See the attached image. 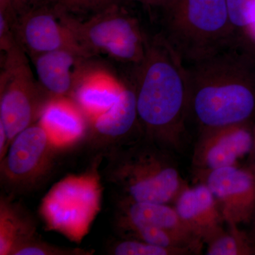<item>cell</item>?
Listing matches in <instances>:
<instances>
[{"instance_id": "cell-1", "label": "cell", "mask_w": 255, "mask_h": 255, "mask_svg": "<svg viewBox=\"0 0 255 255\" xmlns=\"http://www.w3.org/2000/svg\"><path fill=\"white\" fill-rule=\"evenodd\" d=\"M245 36L186 65L188 118L199 131L255 119V60Z\"/></svg>"}, {"instance_id": "cell-2", "label": "cell", "mask_w": 255, "mask_h": 255, "mask_svg": "<svg viewBox=\"0 0 255 255\" xmlns=\"http://www.w3.org/2000/svg\"><path fill=\"white\" fill-rule=\"evenodd\" d=\"M132 83L142 137L170 152H182L188 131L187 68L159 33L148 37Z\"/></svg>"}, {"instance_id": "cell-3", "label": "cell", "mask_w": 255, "mask_h": 255, "mask_svg": "<svg viewBox=\"0 0 255 255\" xmlns=\"http://www.w3.org/2000/svg\"><path fill=\"white\" fill-rule=\"evenodd\" d=\"M159 32L185 65L214 53L236 39L227 0H164Z\"/></svg>"}, {"instance_id": "cell-4", "label": "cell", "mask_w": 255, "mask_h": 255, "mask_svg": "<svg viewBox=\"0 0 255 255\" xmlns=\"http://www.w3.org/2000/svg\"><path fill=\"white\" fill-rule=\"evenodd\" d=\"M171 153L144 138L114 152L107 176L121 200L172 205L187 183Z\"/></svg>"}, {"instance_id": "cell-5", "label": "cell", "mask_w": 255, "mask_h": 255, "mask_svg": "<svg viewBox=\"0 0 255 255\" xmlns=\"http://www.w3.org/2000/svg\"><path fill=\"white\" fill-rule=\"evenodd\" d=\"M117 3L85 18L55 12L88 54H100L124 63L137 65L143 60L149 36L138 20Z\"/></svg>"}, {"instance_id": "cell-6", "label": "cell", "mask_w": 255, "mask_h": 255, "mask_svg": "<svg viewBox=\"0 0 255 255\" xmlns=\"http://www.w3.org/2000/svg\"><path fill=\"white\" fill-rule=\"evenodd\" d=\"M102 188L95 172L70 175L53 185L42 201L47 228L80 243L100 213Z\"/></svg>"}, {"instance_id": "cell-7", "label": "cell", "mask_w": 255, "mask_h": 255, "mask_svg": "<svg viewBox=\"0 0 255 255\" xmlns=\"http://www.w3.org/2000/svg\"><path fill=\"white\" fill-rule=\"evenodd\" d=\"M19 52L4 57L0 76V124L9 146L19 132L39 119L50 97L35 79L26 59Z\"/></svg>"}, {"instance_id": "cell-8", "label": "cell", "mask_w": 255, "mask_h": 255, "mask_svg": "<svg viewBox=\"0 0 255 255\" xmlns=\"http://www.w3.org/2000/svg\"><path fill=\"white\" fill-rule=\"evenodd\" d=\"M116 220L122 238L167 248L203 249L205 246L186 227L171 204L121 200Z\"/></svg>"}, {"instance_id": "cell-9", "label": "cell", "mask_w": 255, "mask_h": 255, "mask_svg": "<svg viewBox=\"0 0 255 255\" xmlns=\"http://www.w3.org/2000/svg\"><path fill=\"white\" fill-rule=\"evenodd\" d=\"M214 195L226 223L251 224L255 214V176L241 164L211 170L193 171Z\"/></svg>"}, {"instance_id": "cell-10", "label": "cell", "mask_w": 255, "mask_h": 255, "mask_svg": "<svg viewBox=\"0 0 255 255\" xmlns=\"http://www.w3.org/2000/svg\"><path fill=\"white\" fill-rule=\"evenodd\" d=\"M12 29L20 46L31 58L61 49L75 50L93 58L54 9L44 1L19 15Z\"/></svg>"}, {"instance_id": "cell-11", "label": "cell", "mask_w": 255, "mask_h": 255, "mask_svg": "<svg viewBox=\"0 0 255 255\" xmlns=\"http://www.w3.org/2000/svg\"><path fill=\"white\" fill-rule=\"evenodd\" d=\"M255 124H233L200 130L193 152V171L240 164V160L248 157L253 149Z\"/></svg>"}, {"instance_id": "cell-12", "label": "cell", "mask_w": 255, "mask_h": 255, "mask_svg": "<svg viewBox=\"0 0 255 255\" xmlns=\"http://www.w3.org/2000/svg\"><path fill=\"white\" fill-rule=\"evenodd\" d=\"M55 147L40 124H32L10 142L1 160L3 179L12 187L31 184L44 172Z\"/></svg>"}, {"instance_id": "cell-13", "label": "cell", "mask_w": 255, "mask_h": 255, "mask_svg": "<svg viewBox=\"0 0 255 255\" xmlns=\"http://www.w3.org/2000/svg\"><path fill=\"white\" fill-rule=\"evenodd\" d=\"M37 78L50 98L71 97L83 75L92 68V58L69 49L54 50L31 58Z\"/></svg>"}, {"instance_id": "cell-14", "label": "cell", "mask_w": 255, "mask_h": 255, "mask_svg": "<svg viewBox=\"0 0 255 255\" xmlns=\"http://www.w3.org/2000/svg\"><path fill=\"white\" fill-rule=\"evenodd\" d=\"M187 184L172 204L181 221L205 245L226 223L216 199L205 184Z\"/></svg>"}, {"instance_id": "cell-15", "label": "cell", "mask_w": 255, "mask_h": 255, "mask_svg": "<svg viewBox=\"0 0 255 255\" xmlns=\"http://www.w3.org/2000/svg\"><path fill=\"white\" fill-rule=\"evenodd\" d=\"M55 147H66L87 133L88 120L73 99L52 97L47 102L38 119Z\"/></svg>"}, {"instance_id": "cell-16", "label": "cell", "mask_w": 255, "mask_h": 255, "mask_svg": "<svg viewBox=\"0 0 255 255\" xmlns=\"http://www.w3.org/2000/svg\"><path fill=\"white\" fill-rule=\"evenodd\" d=\"M124 86L125 84L105 70L92 68L83 75L70 98L90 123L115 105Z\"/></svg>"}, {"instance_id": "cell-17", "label": "cell", "mask_w": 255, "mask_h": 255, "mask_svg": "<svg viewBox=\"0 0 255 255\" xmlns=\"http://www.w3.org/2000/svg\"><path fill=\"white\" fill-rule=\"evenodd\" d=\"M92 132L100 138L122 140L135 130L141 132L136 108V98L132 84H125L115 105L89 123Z\"/></svg>"}, {"instance_id": "cell-18", "label": "cell", "mask_w": 255, "mask_h": 255, "mask_svg": "<svg viewBox=\"0 0 255 255\" xmlns=\"http://www.w3.org/2000/svg\"><path fill=\"white\" fill-rule=\"evenodd\" d=\"M208 255H255V243L240 226L226 223L206 243Z\"/></svg>"}, {"instance_id": "cell-19", "label": "cell", "mask_w": 255, "mask_h": 255, "mask_svg": "<svg viewBox=\"0 0 255 255\" xmlns=\"http://www.w3.org/2000/svg\"><path fill=\"white\" fill-rule=\"evenodd\" d=\"M17 211L1 201L0 212V255H11L18 246L31 240V225Z\"/></svg>"}, {"instance_id": "cell-20", "label": "cell", "mask_w": 255, "mask_h": 255, "mask_svg": "<svg viewBox=\"0 0 255 255\" xmlns=\"http://www.w3.org/2000/svg\"><path fill=\"white\" fill-rule=\"evenodd\" d=\"M201 252L194 247L167 248L128 238H122L112 248V254L116 255H199Z\"/></svg>"}, {"instance_id": "cell-21", "label": "cell", "mask_w": 255, "mask_h": 255, "mask_svg": "<svg viewBox=\"0 0 255 255\" xmlns=\"http://www.w3.org/2000/svg\"><path fill=\"white\" fill-rule=\"evenodd\" d=\"M124 0H43L57 11L78 18H87Z\"/></svg>"}, {"instance_id": "cell-22", "label": "cell", "mask_w": 255, "mask_h": 255, "mask_svg": "<svg viewBox=\"0 0 255 255\" xmlns=\"http://www.w3.org/2000/svg\"><path fill=\"white\" fill-rule=\"evenodd\" d=\"M228 16L233 29L243 35L255 21V0H227Z\"/></svg>"}, {"instance_id": "cell-23", "label": "cell", "mask_w": 255, "mask_h": 255, "mask_svg": "<svg viewBox=\"0 0 255 255\" xmlns=\"http://www.w3.org/2000/svg\"><path fill=\"white\" fill-rule=\"evenodd\" d=\"M66 251L49 247L48 245L37 243L36 241H28L16 248L13 252V255H60Z\"/></svg>"}, {"instance_id": "cell-24", "label": "cell", "mask_w": 255, "mask_h": 255, "mask_svg": "<svg viewBox=\"0 0 255 255\" xmlns=\"http://www.w3.org/2000/svg\"><path fill=\"white\" fill-rule=\"evenodd\" d=\"M43 0H13L15 11L18 16L39 4Z\"/></svg>"}, {"instance_id": "cell-25", "label": "cell", "mask_w": 255, "mask_h": 255, "mask_svg": "<svg viewBox=\"0 0 255 255\" xmlns=\"http://www.w3.org/2000/svg\"><path fill=\"white\" fill-rule=\"evenodd\" d=\"M131 2H137L143 5L149 9H155L164 0H127Z\"/></svg>"}, {"instance_id": "cell-26", "label": "cell", "mask_w": 255, "mask_h": 255, "mask_svg": "<svg viewBox=\"0 0 255 255\" xmlns=\"http://www.w3.org/2000/svg\"><path fill=\"white\" fill-rule=\"evenodd\" d=\"M249 162H248V167L251 169L253 173L255 176V140L254 144H253V149H252L251 152L250 153L249 156Z\"/></svg>"}, {"instance_id": "cell-27", "label": "cell", "mask_w": 255, "mask_h": 255, "mask_svg": "<svg viewBox=\"0 0 255 255\" xmlns=\"http://www.w3.org/2000/svg\"><path fill=\"white\" fill-rule=\"evenodd\" d=\"M251 225V231H250L248 233H249L250 237H251V239L253 240V241H254L255 243V214L253 221H252Z\"/></svg>"}]
</instances>
